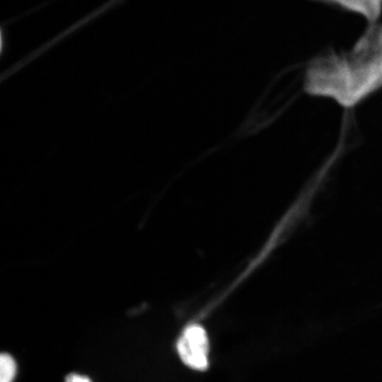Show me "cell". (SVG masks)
Returning <instances> with one entry per match:
<instances>
[{
    "label": "cell",
    "instance_id": "1",
    "mask_svg": "<svg viewBox=\"0 0 382 382\" xmlns=\"http://www.w3.org/2000/svg\"><path fill=\"white\" fill-rule=\"evenodd\" d=\"M382 88V23L368 24L352 47L328 51L312 59L305 91L352 108Z\"/></svg>",
    "mask_w": 382,
    "mask_h": 382
},
{
    "label": "cell",
    "instance_id": "2",
    "mask_svg": "<svg viewBox=\"0 0 382 382\" xmlns=\"http://www.w3.org/2000/svg\"><path fill=\"white\" fill-rule=\"evenodd\" d=\"M183 362L191 369L204 371L209 365V340L205 330L197 324L187 326L177 342Z\"/></svg>",
    "mask_w": 382,
    "mask_h": 382
},
{
    "label": "cell",
    "instance_id": "3",
    "mask_svg": "<svg viewBox=\"0 0 382 382\" xmlns=\"http://www.w3.org/2000/svg\"><path fill=\"white\" fill-rule=\"evenodd\" d=\"M337 7L355 14L368 24L379 21L382 15V0H312Z\"/></svg>",
    "mask_w": 382,
    "mask_h": 382
},
{
    "label": "cell",
    "instance_id": "4",
    "mask_svg": "<svg viewBox=\"0 0 382 382\" xmlns=\"http://www.w3.org/2000/svg\"><path fill=\"white\" fill-rule=\"evenodd\" d=\"M16 373L14 359L8 353L0 356V382H12Z\"/></svg>",
    "mask_w": 382,
    "mask_h": 382
},
{
    "label": "cell",
    "instance_id": "5",
    "mask_svg": "<svg viewBox=\"0 0 382 382\" xmlns=\"http://www.w3.org/2000/svg\"><path fill=\"white\" fill-rule=\"evenodd\" d=\"M64 382H91L86 376L72 373L66 376Z\"/></svg>",
    "mask_w": 382,
    "mask_h": 382
}]
</instances>
